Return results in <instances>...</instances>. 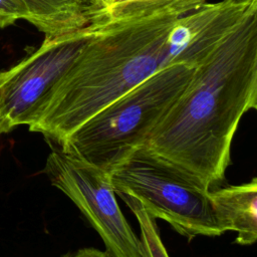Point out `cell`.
Listing matches in <instances>:
<instances>
[{"label": "cell", "instance_id": "277c9868", "mask_svg": "<svg viewBox=\"0 0 257 257\" xmlns=\"http://www.w3.org/2000/svg\"><path fill=\"white\" fill-rule=\"evenodd\" d=\"M108 175L115 195L138 199L152 216L169 223L188 241L196 236L218 237L225 233L215 217L210 191L145 146Z\"/></svg>", "mask_w": 257, "mask_h": 257}, {"label": "cell", "instance_id": "8992f818", "mask_svg": "<svg viewBox=\"0 0 257 257\" xmlns=\"http://www.w3.org/2000/svg\"><path fill=\"white\" fill-rule=\"evenodd\" d=\"M43 169L52 186L66 195L84 215L111 257H143L140 238L124 218L115 199L108 173L47 142Z\"/></svg>", "mask_w": 257, "mask_h": 257}, {"label": "cell", "instance_id": "3957f363", "mask_svg": "<svg viewBox=\"0 0 257 257\" xmlns=\"http://www.w3.org/2000/svg\"><path fill=\"white\" fill-rule=\"evenodd\" d=\"M194 68L181 64L162 67L57 145L64 152L109 173L145 145L189 83Z\"/></svg>", "mask_w": 257, "mask_h": 257}, {"label": "cell", "instance_id": "30bf717a", "mask_svg": "<svg viewBox=\"0 0 257 257\" xmlns=\"http://www.w3.org/2000/svg\"><path fill=\"white\" fill-rule=\"evenodd\" d=\"M207 0H110L96 10L89 21L93 30L125 24L160 15L183 16Z\"/></svg>", "mask_w": 257, "mask_h": 257}, {"label": "cell", "instance_id": "52a82bcc", "mask_svg": "<svg viewBox=\"0 0 257 257\" xmlns=\"http://www.w3.org/2000/svg\"><path fill=\"white\" fill-rule=\"evenodd\" d=\"M257 0H221L204 3L178 17L163 46V66L195 68L238 26Z\"/></svg>", "mask_w": 257, "mask_h": 257}, {"label": "cell", "instance_id": "5bb4252c", "mask_svg": "<svg viewBox=\"0 0 257 257\" xmlns=\"http://www.w3.org/2000/svg\"><path fill=\"white\" fill-rule=\"evenodd\" d=\"M109 1H110V0H92V4H93V12H92V14H93L96 10H98V9H100L101 7L105 6ZM91 16H92V15H91ZM90 18H91V17H90Z\"/></svg>", "mask_w": 257, "mask_h": 257}, {"label": "cell", "instance_id": "9c48e42d", "mask_svg": "<svg viewBox=\"0 0 257 257\" xmlns=\"http://www.w3.org/2000/svg\"><path fill=\"white\" fill-rule=\"evenodd\" d=\"M32 24L44 36H58L89 25L92 0H18Z\"/></svg>", "mask_w": 257, "mask_h": 257}, {"label": "cell", "instance_id": "4fadbf2b", "mask_svg": "<svg viewBox=\"0 0 257 257\" xmlns=\"http://www.w3.org/2000/svg\"><path fill=\"white\" fill-rule=\"evenodd\" d=\"M61 257H111L107 252L93 247H85L73 252L66 253Z\"/></svg>", "mask_w": 257, "mask_h": 257}, {"label": "cell", "instance_id": "8fae6325", "mask_svg": "<svg viewBox=\"0 0 257 257\" xmlns=\"http://www.w3.org/2000/svg\"><path fill=\"white\" fill-rule=\"evenodd\" d=\"M131 209L140 226V242L143 257H169L162 242L156 218L152 216L136 198L128 195L118 196Z\"/></svg>", "mask_w": 257, "mask_h": 257}, {"label": "cell", "instance_id": "7c38bea8", "mask_svg": "<svg viewBox=\"0 0 257 257\" xmlns=\"http://www.w3.org/2000/svg\"><path fill=\"white\" fill-rule=\"evenodd\" d=\"M18 20L27 21V15L18 0H0V28L15 24Z\"/></svg>", "mask_w": 257, "mask_h": 257}, {"label": "cell", "instance_id": "ba28073f", "mask_svg": "<svg viewBox=\"0 0 257 257\" xmlns=\"http://www.w3.org/2000/svg\"><path fill=\"white\" fill-rule=\"evenodd\" d=\"M215 217L224 232L237 233L236 243L252 245L257 239V179L241 185L210 190Z\"/></svg>", "mask_w": 257, "mask_h": 257}, {"label": "cell", "instance_id": "6da1fadb", "mask_svg": "<svg viewBox=\"0 0 257 257\" xmlns=\"http://www.w3.org/2000/svg\"><path fill=\"white\" fill-rule=\"evenodd\" d=\"M257 108V3L198 66L145 147L209 191L223 184L242 116Z\"/></svg>", "mask_w": 257, "mask_h": 257}, {"label": "cell", "instance_id": "7a4b0ae2", "mask_svg": "<svg viewBox=\"0 0 257 257\" xmlns=\"http://www.w3.org/2000/svg\"><path fill=\"white\" fill-rule=\"evenodd\" d=\"M177 18L160 15L96 30L29 131L60 144L93 114L161 69L164 42Z\"/></svg>", "mask_w": 257, "mask_h": 257}, {"label": "cell", "instance_id": "5b68a950", "mask_svg": "<svg viewBox=\"0 0 257 257\" xmlns=\"http://www.w3.org/2000/svg\"><path fill=\"white\" fill-rule=\"evenodd\" d=\"M95 31L86 26L44 36L36 49L0 71V135L38 119L55 86Z\"/></svg>", "mask_w": 257, "mask_h": 257}]
</instances>
